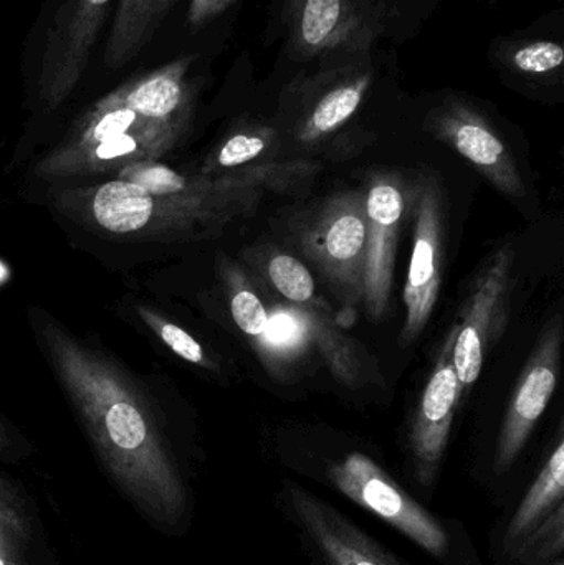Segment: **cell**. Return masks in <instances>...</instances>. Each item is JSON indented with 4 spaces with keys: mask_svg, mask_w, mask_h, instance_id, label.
I'll list each match as a JSON object with an SVG mask.
<instances>
[{
    "mask_svg": "<svg viewBox=\"0 0 564 565\" xmlns=\"http://www.w3.org/2000/svg\"><path fill=\"white\" fill-rule=\"evenodd\" d=\"M32 326L109 483L149 527L185 536L194 488L161 412L108 354L52 316L33 311Z\"/></svg>",
    "mask_w": 564,
    "mask_h": 565,
    "instance_id": "1",
    "label": "cell"
},
{
    "mask_svg": "<svg viewBox=\"0 0 564 565\" xmlns=\"http://www.w3.org/2000/svg\"><path fill=\"white\" fill-rule=\"evenodd\" d=\"M315 162H258L225 174H185L161 161L125 166L108 178L66 184L56 207L103 241L169 245L217 235L252 214L268 192L290 191Z\"/></svg>",
    "mask_w": 564,
    "mask_h": 565,
    "instance_id": "2",
    "label": "cell"
},
{
    "mask_svg": "<svg viewBox=\"0 0 564 565\" xmlns=\"http://www.w3.org/2000/svg\"><path fill=\"white\" fill-rule=\"evenodd\" d=\"M301 477L337 491L416 544L440 565H483L466 524L427 510L381 461L361 448H344L294 461Z\"/></svg>",
    "mask_w": 564,
    "mask_h": 565,
    "instance_id": "3",
    "label": "cell"
},
{
    "mask_svg": "<svg viewBox=\"0 0 564 565\" xmlns=\"http://www.w3.org/2000/svg\"><path fill=\"white\" fill-rule=\"evenodd\" d=\"M182 136L181 129L146 118L109 92L42 158L36 175L55 184L106 178L132 162L161 161Z\"/></svg>",
    "mask_w": 564,
    "mask_h": 565,
    "instance_id": "4",
    "label": "cell"
},
{
    "mask_svg": "<svg viewBox=\"0 0 564 565\" xmlns=\"http://www.w3.org/2000/svg\"><path fill=\"white\" fill-rule=\"evenodd\" d=\"M275 507L311 565H411L294 480L281 481Z\"/></svg>",
    "mask_w": 564,
    "mask_h": 565,
    "instance_id": "5",
    "label": "cell"
},
{
    "mask_svg": "<svg viewBox=\"0 0 564 565\" xmlns=\"http://www.w3.org/2000/svg\"><path fill=\"white\" fill-rule=\"evenodd\" d=\"M366 195L348 191L328 199L298 231V248L348 305L363 299Z\"/></svg>",
    "mask_w": 564,
    "mask_h": 565,
    "instance_id": "6",
    "label": "cell"
},
{
    "mask_svg": "<svg viewBox=\"0 0 564 565\" xmlns=\"http://www.w3.org/2000/svg\"><path fill=\"white\" fill-rule=\"evenodd\" d=\"M454 339L456 334L450 329L407 431L409 478L424 500L434 497L449 447L454 418L462 398V387L453 362Z\"/></svg>",
    "mask_w": 564,
    "mask_h": 565,
    "instance_id": "7",
    "label": "cell"
},
{
    "mask_svg": "<svg viewBox=\"0 0 564 565\" xmlns=\"http://www.w3.org/2000/svg\"><path fill=\"white\" fill-rule=\"evenodd\" d=\"M515 248L503 245L479 271L469 298L460 315L459 324L454 326L453 362L462 392L470 391L482 372L487 352L506 331L510 315V289H512Z\"/></svg>",
    "mask_w": 564,
    "mask_h": 565,
    "instance_id": "8",
    "label": "cell"
},
{
    "mask_svg": "<svg viewBox=\"0 0 564 565\" xmlns=\"http://www.w3.org/2000/svg\"><path fill=\"white\" fill-rule=\"evenodd\" d=\"M562 322H550L540 335L535 351L530 355L515 392L510 398L506 417L496 438L487 475L492 481H502L512 473L545 414L558 381L560 352H562Z\"/></svg>",
    "mask_w": 564,
    "mask_h": 565,
    "instance_id": "9",
    "label": "cell"
},
{
    "mask_svg": "<svg viewBox=\"0 0 564 565\" xmlns=\"http://www.w3.org/2000/svg\"><path fill=\"white\" fill-rule=\"evenodd\" d=\"M109 6L111 0H65L60 7L40 62L39 98L46 108H58L75 92Z\"/></svg>",
    "mask_w": 564,
    "mask_h": 565,
    "instance_id": "10",
    "label": "cell"
},
{
    "mask_svg": "<svg viewBox=\"0 0 564 565\" xmlns=\"http://www.w3.org/2000/svg\"><path fill=\"white\" fill-rule=\"evenodd\" d=\"M414 232L409 275L404 286V315L401 339L416 341L439 299L444 267V201L436 179H423L413 198Z\"/></svg>",
    "mask_w": 564,
    "mask_h": 565,
    "instance_id": "11",
    "label": "cell"
},
{
    "mask_svg": "<svg viewBox=\"0 0 564 565\" xmlns=\"http://www.w3.org/2000/svg\"><path fill=\"white\" fill-rule=\"evenodd\" d=\"M364 195L368 237L361 301L366 306L368 315L380 321L391 305L397 244L406 218L409 192L401 175L380 172L370 179Z\"/></svg>",
    "mask_w": 564,
    "mask_h": 565,
    "instance_id": "12",
    "label": "cell"
},
{
    "mask_svg": "<svg viewBox=\"0 0 564 565\" xmlns=\"http://www.w3.org/2000/svg\"><path fill=\"white\" fill-rule=\"evenodd\" d=\"M288 52L297 60L364 53L377 30L354 0H285Z\"/></svg>",
    "mask_w": 564,
    "mask_h": 565,
    "instance_id": "13",
    "label": "cell"
},
{
    "mask_svg": "<svg viewBox=\"0 0 564 565\" xmlns=\"http://www.w3.org/2000/svg\"><path fill=\"white\" fill-rule=\"evenodd\" d=\"M373 73L366 63H348L297 79L288 88L300 105L295 138L300 145H320L357 116L370 92Z\"/></svg>",
    "mask_w": 564,
    "mask_h": 565,
    "instance_id": "14",
    "label": "cell"
},
{
    "mask_svg": "<svg viewBox=\"0 0 564 565\" xmlns=\"http://www.w3.org/2000/svg\"><path fill=\"white\" fill-rule=\"evenodd\" d=\"M426 126L436 139L467 159L497 191L509 198L525 195L515 158L473 106L449 99L430 113Z\"/></svg>",
    "mask_w": 564,
    "mask_h": 565,
    "instance_id": "15",
    "label": "cell"
},
{
    "mask_svg": "<svg viewBox=\"0 0 564 565\" xmlns=\"http://www.w3.org/2000/svg\"><path fill=\"white\" fill-rule=\"evenodd\" d=\"M0 565H58L39 504L22 481L0 470Z\"/></svg>",
    "mask_w": 564,
    "mask_h": 565,
    "instance_id": "16",
    "label": "cell"
},
{
    "mask_svg": "<svg viewBox=\"0 0 564 565\" xmlns=\"http://www.w3.org/2000/svg\"><path fill=\"white\" fill-rule=\"evenodd\" d=\"M564 503V438L560 431L555 447L550 451L539 475L533 478L525 494L513 511L503 518L492 536V556L496 565L502 563L510 551Z\"/></svg>",
    "mask_w": 564,
    "mask_h": 565,
    "instance_id": "17",
    "label": "cell"
},
{
    "mask_svg": "<svg viewBox=\"0 0 564 565\" xmlns=\"http://www.w3.org/2000/svg\"><path fill=\"white\" fill-rule=\"evenodd\" d=\"M317 309L290 302L268 311L265 331L252 345L272 374L297 361L313 344Z\"/></svg>",
    "mask_w": 564,
    "mask_h": 565,
    "instance_id": "18",
    "label": "cell"
},
{
    "mask_svg": "<svg viewBox=\"0 0 564 565\" xmlns=\"http://www.w3.org/2000/svg\"><path fill=\"white\" fill-rule=\"evenodd\" d=\"M174 0H119L105 46V65H128L151 42Z\"/></svg>",
    "mask_w": 564,
    "mask_h": 565,
    "instance_id": "19",
    "label": "cell"
},
{
    "mask_svg": "<svg viewBox=\"0 0 564 565\" xmlns=\"http://www.w3.org/2000/svg\"><path fill=\"white\" fill-rule=\"evenodd\" d=\"M277 129L267 125L241 126L227 136L217 148L209 156L207 161L201 168V174H225L258 164L262 158L275 152L278 148Z\"/></svg>",
    "mask_w": 564,
    "mask_h": 565,
    "instance_id": "20",
    "label": "cell"
},
{
    "mask_svg": "<svg viewBox=\"0 0 564 565\" xmlns=\"http://www.w3.org/2000/svg\"><path fill=\"white\" fill-rule=\"evenodd\" d=\"M131 311L135 312L139 324L145 326L172 354L205 371H217V364L205 352L204 345L174 319L148 302H135Z\"/></svg>",
    "mask_w": 564,
    "mask_h": 565,
    "instance_id": "21",
    "label": "cell"
},
{
    "mask_svg": "<svg viewBox=\"0 0 564 565\" xmlns=\"http://www.w3.org/2000/svg\"><path fill=\"white\" fill-rule=\"evenodd\" d=\"M222 282L227 292L228 308L237 328L251 339L260 338L268 321V309L255 292L254 286L237 265L225 262L221 267Z\"/></svg>",
    "mask_w": 564,
    "mask_h": 565,
    "instance_id": "22",
    "label": "cell"
},
{
    "mask_svg": "<svg viewBox=\"0 0 564 565\" xmlns=\"http://www.w3.org/2000/svg\"><path fill=\"white\" fill-rule=\"evenodd\" d=\"M564 554V503L526 534L499 565H549Z\"/></svg>",
    "mask_w": 564,
    "mask_h": 565,
    "instance_id": "23",
    "label": "cell"
},
{
    "mask_svg": "<svg viewBox=\"0 0 564 565\" xmlns=\"http://www.w3.org/2000/svg\"><path fill=\"white\" fill-rule=\"evenodd\" d=\"M267 277L275 289L291 305L321 308L317 286L310 270L298 258L284 252H274L268 257Z\"/></svg>",
    "mask_w": 564,
    "mask_h": 565,
    "instance_id": "24",
    "label": "cell"
},
{
    "mask_svg": "<svg viewBox=\"0 0 564 565\" xmlns=\"http://www.w3.org/2000/svg\"><path fill=\"white\" fill-rule=\"evenodd\" d=\"M328 308L317 309V329H315V344H318L323 352L324 359L330 364L333 374L340 379L343 384H358L360 375V361L351 349L350 341L343 338L338 331L334 322L328 318Z\"/></svg>",
    "mask_w": 564,
    "mask_h": 565,
    "instance_id": "25",
    "label": "cell"
},
{
    "mask_svg": "<svg viewBox=\"0 0 564 565\" xmlns=\"http://www.w3.org/2000/svg\"><path fill=\"white\" fill-rule=\"evenodd\" d=\"M510 66L515 72L533 78H549L555 73H562L564 50L560 43L550 40L520 43L510 52Z\"/></svg>",
    "mask_w": 564,
    "mask_h": 565,
    "instance_id": "26",
    "label": "cell"
},
{
    "mask_svg": "<svg viewBox=\"0 0 564 565\" xmlns=\"http://www.w3.org/2000/svg\"><path fill=\"white\" fill-rule=\"evenodd\" d=\"M33 454L32 444L0 417V463H20Z\"/></svg>",
    "mask_w": 564,
    "mask_h": 565,
    "instance_id": "27",
    "label": "cell"
},
{
    "mask_svg": "<svg viewBox=\"0 0 564 565\" xmlns=\"http://www.w3.org/2000/svg\"><path fill=\"white\" fill-rule=\"evenodd\" d=\"M235 0H191L188 10V23L191 30L207 25L215 17L228 9Z\"/></svg>",
    "mask_w": 564,
    "mask_h": 565,
    "instance_id": "28",
    "label": "cell"
},
{
    "mask_svg": "<svg viewBox=\"0 0 564 565\" xmlns=\"http://www.w3.org/2000/svg\"><path fill=\"white\" fill-rule=\"evenodd\" d=\"M549 565H564V556L558 557V559L553 561V563H550Z\"/></svg>",
    "mask_w": 564,
    "mask_h": 565,
    "instance_id": "29",
    "label": "cell"
}]
</instances>
